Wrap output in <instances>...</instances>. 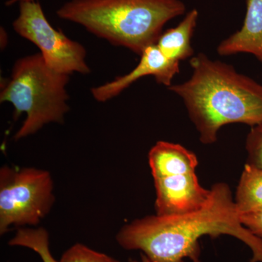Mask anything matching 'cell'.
I'll use <instances>...</instances> for the list:
<instances>
[{"instance_id": "6da1fadb", "label": "cell", "mask_w": 262, "mask_h": 262, "mask_svg": "<svg viewBox=\"0 0 262 262\" xmlns=\"http://www.w3.org/2000/svg\"><path fill=\"white\" fill-rule=\"evenodd\" d=\"M229 235L250 248L249 262H262V241L243 225L230 188L217 183L209 199L196 211L175 215H147L122 227L116 235L119 246L140 251L151 262L199 260V239L203 236Z\"/></svg>"}, {"instance_id": "7a4b0ae2", "label": "cell", "mask_w": 262, "mask_h": 262, "mask_svg": "<svg viewBox=\"0 0 262 262\" xmlns=\"http://www.w3.org/2000/svg\"><path fill=\"white\" fill-rule=\"evenodd\" d=\"M189 63L190 78L168 89L184 101L203 144L215 143L224 125L253 127L262 122L261 84L204 53L192 57Z\"/></svg>"}, {"instance_id": "3957f363", "label": "cell", "mask_w": 262, "mask_h": 262, "mask_svg": "<svg viewBox=\"0 0 262 262\" xmlns=\"http://www.w3.org/2000/svg\"><path fill=\"white\" fill-rule=\"evenodd\" d=\"M185 12L180 0H72L56 13L141 56L156 44L169 20Z\"/></svg>"}, {"instance_id": "277c9868", "label": "cell", "mask_w": 262, "mask_h": 262, "mask_svg": "<svg viewBox=\"0 0 262 262\" xmlns=\"http://www.w3.org/2000/svg\"><path fill=\"white\" fill-rule=\"evenodd\" d=\"M68 82L69 75L50 68L40 53L15 62L11 77L0 94L1 102L13 104L15 120L21 114L27 115L15 140L35 134L50 122H63L69 111Z\"/></svg>"}, {"instance_id": "5b68a950", "label": "cell", "mask_w": 262, "mask_h": 262, "mask_svg": "<svg viewBox=\"0 0 262 262\" xmlns=\"http://www.w3.org/2000/svg\"><path fill=\"white\" fill-rule=\"evenodd\" d=\"M55 201L49 171L5 165L0 169V234L13 226H37Z\"/></svg>"}, {"instance_id": "8992f818", "label": "cell", "mask_w": 262, "mask_h": 262, "mask_svg": "<svg viewBox=\"0 0 262 262\" xmlns=\"http://www.w3.org/2000/svg\"><path fill=\"white\" fill-rule=\"evenodd\" d=\"M13 26L19 35L39 48L46 64L55 72L67 75L91 72L83 46L53 28L39 3L20 2L19 15Z\"/></svg>"}, {"instance_id": "52a82bcc", "label": "cell", "mask_w": 262, "mask_h": 262, "mask_svg": "<svg viewBox=\"0 0 262 262\" xmlns=\"http://www.w3.org/2000/svg\"><path fill=\"white\" fill-rule=\"evenodd\" d=\"M154 183L157 215H180L196 211L206 204L211 195V189L202 187L196 173L154 179Z\"/></svg>"}, {"instance_id": "ba28073f", "label": "cell", "mask_w": 262, "mask_h": 262, "mask_svg": "<svg viewBox=\"0 0 262 262\" xmlns=\"http://www.w3.org/2000/svg\"><path fill=\"white\" fill-rule=\"evenodd\" d=\"M138 65L127 75L118 77L115 80L98 87L93 88L91 93L96 101L104 102L118 96L136 80L153 76L157 82L169 88L172 80L180 72V63L168 59L156 44L150 46L143 51Z\"/></svg>"}, {"instance_id": "9c48e42d", "label": "cell", "mask_w": 262, "mask_h": 262, "mask_svg": "<svg viewBox=\"0 0 262 262\" xmlns=\"http://www.w3.org/2000/svg\"><path fill=\"white\" fill-rule=\"evenodd\" d=\"M220 56L249 53L262 63V0H246V13L239 31L219 45Z\"/></svg>"}, {"instance_id": "30bf717a", "label": "cell", "mask_w": 262, "mask_h": 262, "mask_svg": "<svg viewBox=\"0 0 262 262\" xmlns=\"http://www.w3.org/2000/svg\"><path fill=\"white\" fill-rule=\"evenodd\" d=\"M149 165L153 179L196 173L198 160L190 150L175 143L160 141L150 149Z\"/></svg>"}, {"instance_id": "8fae6325", "label": "cell", "mask_w": 262, "mask_h": 262, "mask_svg": "<svg viewBox=\"0 0 262 262\" xmlns=\"http://www.w3.org/2000/svg\"><path fill=\"white\" fill-rule=\"evenodd\" d=\"M199 13L193 9L186 15L177 27L162 33L156 45L168 59L179 62L192 58L194 50L192 38L198 24Z\"/></svg>"}, {"instance_id": "7c38bea8", "label": "cell", "mask_w": 262, "mask_h": 262, "mask_svg": "<svg viewBox=\"0 0 262 262\" xmlns=\"http://www.w3.org/2000/svg\"><path fill=\"white\" fill-rule=\"evenodd\" d=\"M239 215L262 211V168L246 163L234 198Z\"/></svg>"}, {"instance_id": "4fadbf2b", "label": "cell", "mask_w": 262, "mask_h": 262, "mask_svg": "<svg viewBox=\"0 0 262 262\" xmlns=\"http://www.w3.org/2000/svg\"><path fill=\"white\" fill-rule=\"evenodd\" d=\"M10 246L29 248L39 255L42 262H59L53 257L50 248L49 233L46 229L20 227L8 242Z\"/></svg>"}, {"instance_id": "5bb4252c", "label": "cell", "mask_w": 262, "mask_h": 262, "mask_svg": "<svg viewBox=\"0 0 262 262\" xmlns=\"http://www.w3.org/2000/svg\"><path fill=\"white\" fill-rule=\"evenodd\" d=\"M59 262H120L105 253L98 252L85 245L76 244L62 255Z\"/></svg>"}, {"instance_id": "9a60e30c", "label": "cell", "mask_w": 262, "mask_h": 262, "mask_svg": "<svg viewBox=\"0 0 262 262\" xmlns=\"http://www.w3.org/2000/svg\"><path fill=\"white\" fill-rule=\"evenodd\" d=\"M248 163L262 168V122L251 127L246 141Z\"/></svg>"}, {"instance_id": "2e32d148", "label": "cell", "mask_w": 262, "mask_h": 262, "mask_svg": "<svg viewBox=\"0 0 262 262\" xmlns=\"http://www.w3.org/2000/svg\"><path fill=\"white\" fill-rule=\"evenodd\" d=\"M241 223L262 241V211L239 214Z\"/></svg>"}, {"instance_id": "e0dca14e", "label": "cell", "mask_w": 262, "mask_h": 262, "mask_svg": "<svg viewBox=\"0 0 262 262\" xmlns=\"http://www.w3.org/2000/svg\"><path fill=\"white\" fill-rule=\"evenodd\" d=\"M130 262H151L145 255L141 253L140 260H130ZM201 262V261H199Z\"/></svg>"}, {"instance_id": "ac0fdd59", "label": "cell", "mask_w": 262, "mask_h": 262, "mask_svg": "<svg viewBox=\"0 0 262 262\" xmlns=\"http://www.w3.org/2000/svg\"><path fill=\"white\" fill-rule=\"evenodd\" d=\"M23 1H32V0H8V1L6 3V5H8V6H10V5L14 4V3H17V2Z\"/></svg>"}]
</instances>
